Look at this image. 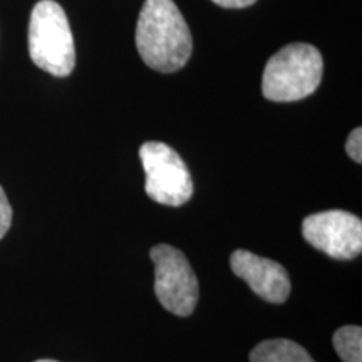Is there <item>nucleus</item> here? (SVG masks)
I'll use <instances>...</instances> for the list:
<instances>
[{
	"mask_svg": "<svg viewBox=\"0 0 362 362\" xmlns=\"http://www.w3.org/2000/svg\"><path fill=\"white\" fill-rule=\"evenodd\" d=\"M136 47L144 64L158 72H176L188 62L193 39L173 0H146L136 27Z\"/></svg>",
	"mask_w": 362,
	"mask_h": 362,
	"instance_id": "nucleus-1",
	"label": "nucleus"
},
{
	"mask_svg": "<svg viewBox=\"0 0 362 362\" xmlns=\"http://www.w3.org/2000/svg\"><path fill=\"white\" fill-rule=\"evenodd\" d=\"M155 264V293L171 314L188 317L198 304V280L185 253L160 243L149 250Z\"/></svg>",
	"mask_w": 362,
	"mask_h": 362,
	"instance_id": "nucleus-5",
	"label": "nucleus"
},
{
	"mask_svg": "<svg viewBox=\"0 0 362 362\" xmlns=\"http://www.w3.org/2000/svg\"><path fill=\"white\" fill-rule=\"evenodd\" d=\"M332 344L344 362H362V329L359 325L337 329Z\"/></svg>",
	"mask_w": 362,
	"mask_h": 362,
	"instance_id": "nucleus-9",
	"label": "nucleus"
},
{
	"mask_svg": "<svg viewBox=\"0 0 362 362\" xmlns=\"http://www.w3.org/2000/svg\"><path fill=\"white\" fill-rule=\"evenodd\" d=\"M35 362H57V361H52V359H39V361H35Z\"/></svg>",
	"mask_w": 362,
	"mask_h": 362,
	"instance_id": "nucleus-13",
	"label": "nucleus"
},
{
	"mask_svg": "<svg viewBox=\"0 0 362 362\" xmlns=\"http://www.w3.org/2000/svg\"><path fill=\"white\" fill-rule=\"evenodd\" d=\"M29 54L35 66L56 78H66L74 71V37L64 8L54 0H40L33 8Z\"/></svg>",
	"mask_w": 362,
	"mask_h": 362,
	"instance_id": "nucleus-3",
	"label": "nucleus"
},
{
	"mask_svg": "<svg viewBox=\"0 0 362 362\" xmlns=\"http://www.w3.org/2000/svg\"><path fill=\"white\" fill-rule=\"evenodd\" d=\"M12 223V206L7 200V194L0 187V240L6 237Z\"/></svg>",
	"mask_w": 362,
	"mask_h": 362,
	"instance_id": "nucleus-10",
	"label": "nucleus"
},
{
	"mask_svg": "<svg viewBox=\"0 0 362 362\" xmlns=\"http://www.w3.org/2000/svg\"><path fill=\"white\" fill-rule=\"evenodd\" d=\"M322 74L324 59L314 45L288 44L267 62L262 93L269 101L275 103L300 101L315 93Z\"/></svg>",
	"mask_w": 362,
	"mask_h": 362,
	"instance_id": "nucleus-2",
	"label": "nucleus"
},
{
	"mask_svg": "<svg viewBox=\"0 0 362 362\" xmlns=\"http://www.w3.org/2000/svg\"><path fill=\"white\" fill-rule=\"evenodd\" d=\"M302 235L312 247L337 260H352L362 252V221L344 210L309 215Z\"/></svg>",
	"mask_w": 362,
	"mask_h": 362,
	"instance_id": "nucleus-6",
	"label": "nucleus"
},
{
	"mask_svg": "<svg viewBox=\"0 0 362 362\" xmlns=\"http://www.w3.org/2000/svg\"><path fill=\"white\" fill-rule=\"evenodd\" d=\"M250 362H315L304 347L288 339H270L250 352Z\"/></svg>",
	"mask_w": 362,
	"mask_h": 362,
	"instance_id": "nucleus-8",
	"label": "nucleus"
},
{
	"mask_svg": "<svg viewBox=\"0 0 362 362\" xmlns=\"http://www.w3.org/2000/svg\"><path fill=\"white\" fill-rule=\"evenodd\" d=\"M211 2L223 8H245L253 6L257 0H211Z\"/></svg>",
	"mask_w": 362,
	"mask_h": 362,
	"instance_id": "nucleus-12",
	"label": "nucleus"
},
{
	"mask_svg": "<svg viewBox=\"0 0 362 362\" xmlns=\"http://www.w3.org/2000/svg\"><path fill=\"white\" fill-rule=\"evenodd\" d=\"M233 274L270 304H284L291 296L288 272L279 262L264 259L248 250H235L230 257Z\"/></svg>",
	"mask_w": 362,
	"mask_h": 362,
	"instance_id": "nucleus-7",
	"label": "nucleus"
},
{
	"mask_svg": "<svg viewBox=\"0 0 362 362\" xmlns=\"http://www.w3.org/2000/svg\"><path fill=\"white\" fill-rule=\"evenodd\" d=\"M139 160L146 175L144 189L151 200L181 206L192 198V173L173 148L160 141H148L139 148Z\"/></svg>",
	"mask_w": 362,
	"mask_h": 362,
	"instance_id": "nucleus-4",
	"label": "nucleus"
},
{
	"mask_svg": "<svg viewBox=\"0 0 362 362\" xmlns=\"http://www.w3.org/2000/svg\"><path fill=\"white\" fill-rule=\"evenodd\" d=\"M346 151L356 163H362V129L356 128L349 134L346 143Z\"/></svg>",
	"mask_w": 362,
	"mask_h": 362,
	"instance_id": "nucleus-11",
	"label": "nucleus"
}]
</instances>
